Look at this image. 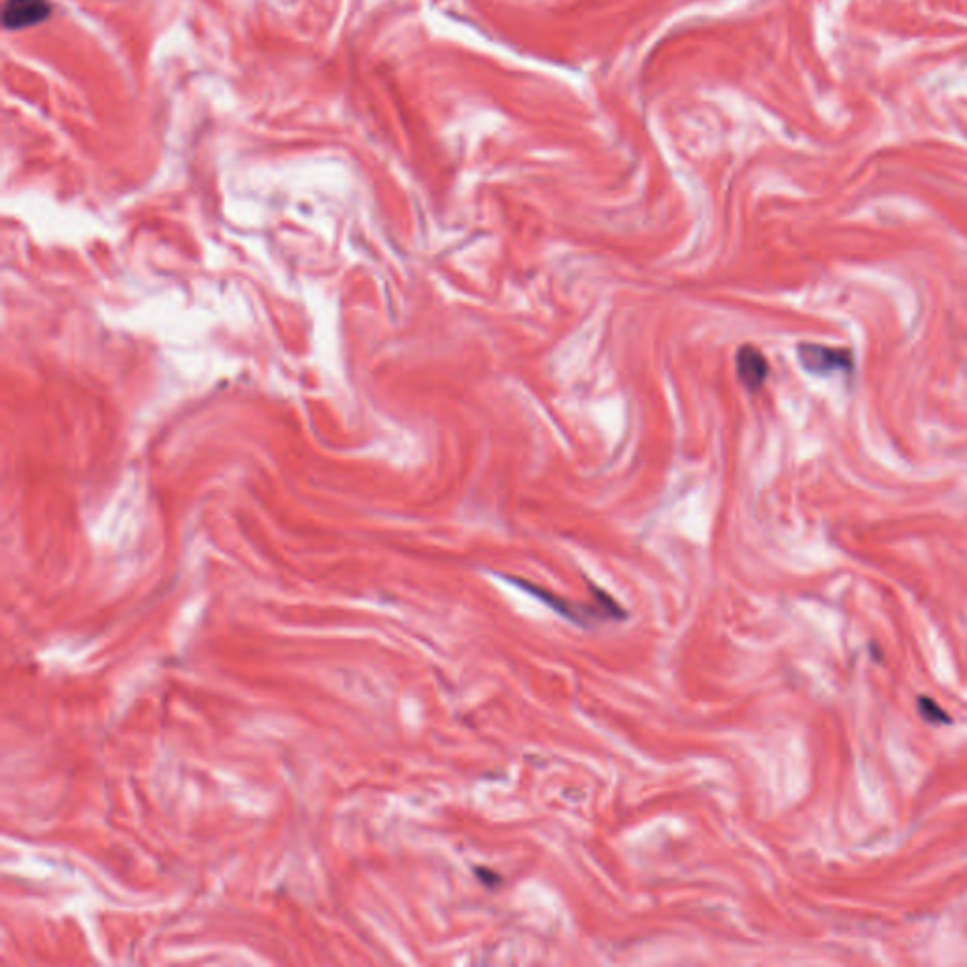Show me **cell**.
Returning a JSON list of instances; mask_svg holds the SVG:
<instances>
[{
  "mask_svg": "<svg viewBox=\"0 0 967 967\" xmlns=\"http://www.w3.org/2000/svg\"><path fill=\"white\" fill-rule=\"evenodd\" d=\"M475 875L478 877V881L486 884L488 888H497V886L503 884V877L499 873L492 871V869H488V867H476Z\"/></svg>",
  "mask_w": 967,
  "mask_h": 967,
  "instance_id": "6",
  "label": "cell"
},
{
  "mask_svg": "<svg viewBox=\"0 0 967 967\" xmlns=\"http://www.w3.org/2000/svg\"><path fill=\"white\" fill-rule=\"evenodd\" d=\"M50 0H6L2 6V27L6 31H25L50 19Z\"/></svg>",
  "mask_w": 967,
  "mask_h": 967,
  "instance_id": "3",
  "label": "cell"
},
{
  "mask_svg": "<svg viewBox=\"0 0 967 967\" xmlns=\"http://www.w3.org/2000/svg\"><path fill=\"white\" fill-rule=\"evenodd\" d=\"M918 705H920V714H922V716H924L928 722H932V724H941V722H943V724H949V722H951V718H949L947 714L943 713V709H941V707H939L935 701H932V699H928V697H920V699H918Z\"/></svg>",
  "mask_w": 967,
  "mask_h": 967,
  "instance_id": "5",
  "label": "cell"
},
{
  "mask_svg": "<svg viewBox=\"0 0 967 967\" xmlns=\"http://www.w3.org/2000/svg\"><path fill=\"white\" fill-rule=\"evenodd\" d=\"M735 373H737V380L748 391H752V393L760 391L764 388L765 380L769 376L767 357L754 344H745L737 350Z\"/></svg>",
  "mask_w": 967,
  "mask_h": 967,
  "instance_id": "4",
  "label": "cell"
},
{
  "mask_svg": "<svg viewBox=\"0 0 967 967\" xmlns=\"http://www.w3.org/2000/svg\"><path fill=\"white\" fill-rule=\"evenodd\" d=\"M510 584H514L516 588L524 590L526 594L533 595L535 599L543 601L546 607H550L552 611L558 612L563 618H567L569 622L573 624H578V626H590L592 622H597V620H624L628 616V612L624 611L620 607V603L612 597V595L607 594L605 590L601 588H594L592 594H594L595 601L592 605H578V603H571L563 597H558L554 592L550 590H544L541 586L533 584V582H527L524 578L507 577V575H501Z\"/></svg>",
  "mask_w": 967,
  "mask_h": 967,
  "instance_id": "1",
  "label": "cell"
},
{
  "mask_svg": "<svg viewBox=\"0 0 967 967\" xmlns=\"http://www.w3.org/2000/svg\"><path fill=\"white\" fill-rule=\"evenodd\" d=\"M798 359L807 373L816 376H830L835 373L852 371V354L843 348H832L826 344L801 342L798 346Z\"/></svg>",
  "mask_w": 967,
  "mask_h": 967,
  "instance_id": "2",
  "label": "cell"
}]
</instances>
